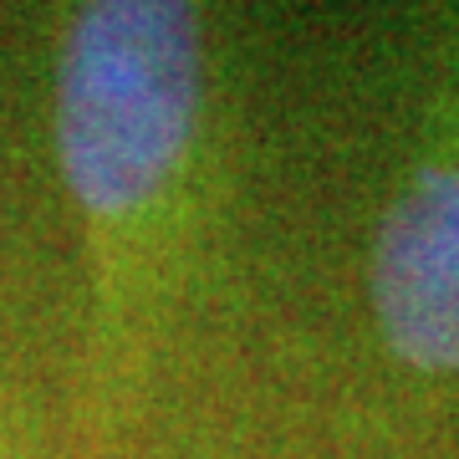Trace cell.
Listing matches in <instances>:
<instances>
[{
	"mask_svg": "<svg viewBox=\"0 0 459 459\" xmlns=\"http://www.w3.org/2000/svg\"><path fill=\"white\" fill-rule=\"evenodd\" d=\"M220 66L189 0H77L56 11L51 153L82 235L87 322L77 439L133 419L214 204Z\"/></svg>",
	"mask_w": 459,
	"mask_h": 459,
	"instance_id": "cell-1",
	"label": "cell"
},
{
	"mask_svg": "<svg viewBox=\"0 0 459 459\" xmlns=\"http://www.w3.org/2000/svg\"><path fill=\"white\" fill-rule=\"evenodd\" d=\"M377 347L424 388L459 383V5L434 21L409 153L368 235Z\"/></svg>",
	"mask_w": 459,
	"mask_h": 459,
	"instance_id": "cell-2",
	"label": "cell"
},
{
	"mask_svg": "<svg viewBox=\"0 0 459 459\" xmlns=\"http://www.w3.org/2000/svg\"><path fill=\"white\" fill-rule=\"evenodd\" d=\"M0 459H36V439L26 429V413L21 409H0Z\"/></svg>",
	"mask_w": 459,
	"mask_h": 459,
	"instance_id": "cell-3",
	"label": "cell"
}]
</instances>
